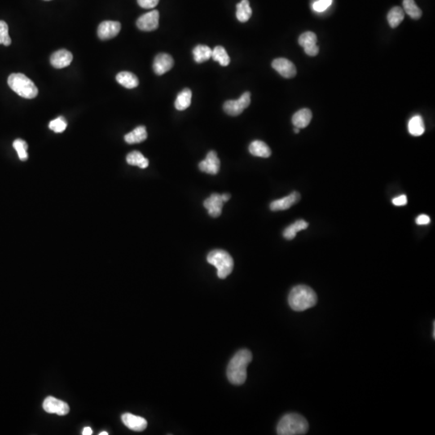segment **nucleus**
I'll return each mask as SVG.
<instances>
[{"mask_svg":"<svg viewBox=\"0 0 435 435\" xmlns=\"http://www.w3.org/2000/svg\"><path fill=\"white\" fill-rule=\"evenodd\" d=\"M301 199L300 194L298 192H292L288 196L282 198L278 200L273 201V203L270 204V209L273 212H278V211H286L292 206L298 203L299 200Z\"/></svg>","mask_w":435,"mask_h":435,"instance_id":"2eb2a0df","label":"nucleus"},{"mask_svg":"<svg viewBox=\"0 0 435 435\" xmlns=\"http://www.w3.org/2000/svg\"><path fill=\"white\" fill-rule=\"evenodd\" d=\"M289 305L295 311H304L314 307L317 304L318 297L313 289L309 286L300 285L290 291L288 297Z\"/></svg>","mask_w":435,"mask_h":435,"instance_id":"f03ea898","label":"nucleus"},{"mask_svg":"<svg viewBox=\"0 0 435 435\" xmlns=\"http://www.w3.org/2000/svg\"><path fill=\"white\" fill-rule=\"evenodd\" d=\"M309 429V424L304 417L300 414H286L280 420L277 427V432L279 435H305Z\"/></svg>","mask_w":435,"mask_h":435,"instance_id":"7ed1b4c3","label":"nucleus"},{"mask_svg":"<svg viewBox=\"0 0 435 435\" xmlns=\"http://www.w3.org/2000/svg\"><path fill=\"white\" fill-rule=\"evenodd\" d=\"M207 261L217 269L220 279H225L232 273L234 261L230 254L224 250H213L207 256Z\"/></svg>","mask_w":435,"mask_h":435,"instance_id":"39448f33","label":"nucleus"},{"mask_svg":"<svg viewBox=\"0 0 435 435\" xmlns=\"http://www.w3.org/2000/svg\"><path fill=\"white\" fill-rule=\"evenodd\" d=\"M99 435H108V433H107V432H106V431H103V432H101V433H99Z\"/></svg>","mask_w":435,"mask_h":435,"instance_id":"a19ab883","label":"nucleus"},{"mask_svg":"<svg viewBox=\"0 0 435 435\" xmlns=\"http://www.w3.org/2000/svg\"><path fill=\"white\" fill-rule=\"evenodd\" d=\"M174 62L169 54H160L156 56L153 62V71L157 75H163L173 68Z\"/></svg>","mask_w":435,"mask_h":435,"instance_id":"4468645a","label":"nucleus"},{"mask_svg":"<svg viewBox=\"0 0 435 435\" xmlns=\"http://www.w3.org/2000/svg\"><path fill=\"white\" fill-rule=\"evenodd\" d=\"M251 103V93L245 92L237 100H228L224 103L223 110L230 116L239 115Z\"/></svg>","mask_w":435,"mask_h":435,"instance_id":"423d86ee","label":"nucleus"},{"mask_svg":"<svg viewBox=\"0 0 435 435\" xmlns=\"http://www.w3.org/2000/svg\"><path fill=\"white\" fill-rule=\"evenodd\" d=\"M252 11L248 0H242L236 5V17L239 22L245 23L252 16Z\"/></svg>","mask_w":435,"mask_h":435,"instance_id":"b1692460","label":"nucleus"},{"mask_svg":"<svg viewBox=\"0 0 435 435\" xmlns=\"http://www.w3.org/2000/svg\"><path fill=\"white\" fill-rule=\"evenodd\" d=\"M408 129L410 134L414 137H420L424 133L425 124L423 118L420 115H415L409 122Z\"/></svg>","mask_w":435,"mask_h":435,"instance_id":"a878e982","label":"nucleus"},{"mask_svg":"<svg viewBox=\"0 0 435 435\" xmlns=\"http://www.w3.org/2000/svg\"><path fill=\"white\" fill-rule=\"evenodd\" d=\"M331 3H332V0H318L313 5V8L315 11L322 12V11H326V9L331 6Z\"/></svg>","mask_w":435,"mask_h":435,"instance_id":"72a5a7b5","label":"nucleus"},{"mask_svg":"<svg viewBox=\"0 0 435 435\" xmlns=\"http://www.w3.org/2000/svg\"><path fill=\"white\" fill-rule=\"evenodd\" d=\"M272 67L286 78H292L296 76V67L292 62L286 58L275 59L272 63Z\"/></svg>","mask_w":435,"mask_h":435,"instance_id":"9b49d317","label":"nucleus"},{"mask_svg":"<svg viewBox=\"0 0 435 435\" xmlns=\"http://www.w3.org/2000/svg\"><path fill=\"white\" fill-rule=\"evenodd\" d=\"M299 132H300V129H299V128H294V133H296V134L299 133Z\"/></svg>","mask_w":435,"mask_h":435,"instance_id":"ea45409f","label":"nucleus"},{"mask_svg":"<svg viewBox=\"0 0 435 435\" xmlns=\"http://www.w3.org/2000/svg\"><path fill=\"white\" fill-rule=\"evenodd\" d=\"M199 169L202 172L216 175L220 169V160L216 151H211L207 154L205 160L201 161Z\"/></svg>","mask_w":435,"mask_h":435,"instance_id":"ddd939ff","label":"nucleus"},{"mask_svg":"<svg viewBox=\"0 0 435 435\" xmlns=\"http://www.w3.org/2000/svg\"><path fill=\"white\" fill-rule=\"evenodd\" d=\"M116 81L127 89H133L139 85V79L133 72H120L116 76Z\"/></svg>","mask_w":435,"mask_h":435,"instance_id":"6ab92c4d","label":"nucleus"},{"mask_svg":"<svg viewBox=\"0 0 435 435\" xmlns=\"http://www.w3.org/2000/svg\"><path fill=\"white\" fill-rule=\"evenodd\" d=\"M72 55L67 49H61L52 54L50 63L56 69H63L71 64Z\"/></svg>","mask_w":435,"mask_h":435,"instance_id":"f3484780","label":"nucleus"},{"mask_svg":"<svg viewBox=\"0 0 435 435\" xmlns=\"http://www.w3.org/2000/svg\"><path fill=\"white\" fill-rule=\"evenodd\" d=\"M308 225L309 224H308V222H305V220H297V221L291 224L290 226L285 229L283 235L288 240L293 239L296 237V233L307 228Z\"/></svg>","mask_w":435,"mask_h":435,"instance_id":"5701e85b","label":"nucleus"},{"mask_svg":"<svg viewBox=\"0 0 435 435\" xmlns=\"http://www.w3.org/2000/svg\"><path fill=\"white\" fill-rule=\"evenodd\" d=\"M43 409L49 414H56L59 416H65L70 412V406L65 401L54 397H48L43 402Z\"/></svg>","mask_w":435,"mask_h":435,"instance_id":"0eeeda50","label":"nucleus"},{"mask_svg":"<svg viewBox=\"0 0 435 435\" xmlns=\"http://www.w3.org/2000/svg\"><path fill=\"white\" fill-rule=\"evenodd\" d=\"M160 0H137L138 4L145 9L154 8Z\"/></svg>","mask_w":435,"mask_h":435,"instance_id":"f704fd0d","label":"nucleus"},{"mask_svg":"<svg viewBox=\"0 0 435 435\" xmlns=\"http://www.w3.org/2000/svg\"><path fill=\"white\" fill-rule=\"evenodd\" d=\"M252 361V352L248 349H242L237 352L229 362L226 375L230 383L241 385L247 380V367Z\"/></svg>","mask_w":435,"mask_h":435,"instance_id":"f257e3e1","label":"nucleus"},{"mask_svg":"<svg viewBox=\"0 0 435 435\" xmlns=\"http://www.w3.org/2000/svg\"><path fill=\"white\" fill-rule=\"evenodd\" d=\"M45 1H50V0H45Z\"/></svg>","mask_w":435,"mask_h":435,"instance_id":"79ce46f5","label":"nucleus"},{"mask_svg":"<svg viewBox=\"0 0 435 435\" xmlns=\"http://www.w3.org/2000/svg\"><path fill=\"white\" fill-rule=\"evenodd\" d=\"M403 6L404 11L407 13L412 19H418L422 17L423 11L417 6L414 0H404Z\"/></svg>","mask_w":435,"mask_h":435,"instance_id":"c756f323","label":"nucleus"},{"mask_svg":"<svg viewBox=\"0 0 435 435\" xmlns=\"http://www.w3.org/2000/svg\"><path fill=\"white\" fill-rule=\"evenodd\" d=\"M159 12L156 10L145 13L137 19V25L139 29L145 32L156 30L159 26Z\"/></svg>","mask_w":435,"mask_h":435,"instance_id":"6e6552de","label":"nucleus"},{"mask_svg":"<svg viewBox=\"0 0 435 435\" xmlns=\"http://www.w3.org/2000/svg\"><path fill=\"white\" fill-rule=\"evenodd\" d=\"M193 55H194V61L197 63H203L212 58V50L207 45H197L193 50Z\"/></svg>","mask_w":435,"mask_h":435,"instance_id":"393cba45","label":"nucleus"},{"mask_svg":"<svg viewBox=\"0 0 435 435\" xmlns=\"http://www.w3.org/2000/svg\"><path fill=\"white\" fill-rule=\"evenodd\" d=\"M127 162L130 165L138 166L141 169H145L148 166V160L144 156L143 154L138 151H132L127 156Z\"/></svg>","mask_w":435,"mask_h":435,"instance_id":"bb28decb","label":"nucleus"},{"mask_svg":"<svg viewBox=\"0 0 435 435\" xmlns=\"http://www.w3.org/2000/svg\"><path fill=\"white\" fill-rule=\"evenodd\" d=\"M407 197L405 195H400V196L396 197L393 199V205L396 207H402L407 204Z\"/></svg>","mask_w":435,"mask_h":435,"instance_id":"c9c22d12","label":"nucleus"},{"mask_svg":"<svg viewBox=\"0 0 435 435\" xmlns=\"http://www.w3.org/2000/svg\"><path fill=\"white\" fill-rule=\"evenodd\" d=\"M212 58L214 61L218 62L222 67H227L230 64V58L226 53V49L222 46H216L212 50Z\"/></svg>","mask_w":435,"mask_h":435,"instance_id":"c85d7f7f","label":"nucleus"},{"mask_svg":"<svg viewBox=\"0 0 435 435\" xmlns=\"http://www.w3.org/2000/svg\"><path fill=\"white\" fill-rule=\"evenodd\" d=\"M147 133L146 128L144 126L137 127L134 130L124 137V140L129 145L139 144L147 139Z\"/></svg>","mask_w":435,"mask_h":435,"instance_id":"412c9836","label":"nucleus"},{"mask_svg":"<svg viewBox=\"0 0 435 435\" xmlns=\"http://www.w3.org/2000/svg\"><path fill=\"white\" fill-rule=\"evenodd\" d=\"M433 326H434V328H433V338H434V339H435V322H434V323H433Z\"/></svg>","mask_w":435,"mask_h":435,"instance_id":"58836bf2","label":"nucleus"},{"mask_svg":"<svg viewBox=\"0 0 435 435\" xmlns=\"http://www.w3.org/2000/svg\"><path fill=\"white\" fill-rule=\"evenodd\" d=\"M121 24L117 21H103L98 28V36L99 39L106 41L114 38L120 33Z\"/></svg>","mask_w":435,"mask_h":435,"instance_id":"9d476101","label":"nucleus"},{"mask_svg":"<svg viewBox=\"0 0 435 435\" xmlns=\"http://www.w3.org/2000/svg\"><path fill=\"white\" fill-rule=\"evenodd\" d=\"M11 39L8 34V25L6 22L0 20V45H11Z\"/></svg>","mask_w":435,"mask_h":435,"instance_id":"473e14b6","label":"nucleus"},{"mask_svg":"<svg viewBox=\"0 0 435 435\" xmlns=\"http://www.w3.org/2000/svg\"><path fill=\"white\" fill-rule=\"evenodd\" d=\"M49 127L52 131H54V133H63L67 129V122L64 117L60 116V117L57 118L55 120H52L49 123Z\"/></svg>","mask_w":435,"mask_h":435,"instance_id":"2f4dec72","label":"nucleus"},{"mask_svg":"<svg viewBox=\"0 0 435 435\" xmlns=\"http://www.w3.org/2000/svg\"><path fill=\"white\" fill-rule=\"evenodd\" d=\"M122 421L124 424L132 431L141 432L147 428V423L146 419L129 413L122 415Z\"/></svg>","mask_w":435,"mask_h":435,"instance_id":"dca6fc26","label":"nucleus"},{"mask_svg":"<svg viewBox=\"0 0 435 435\" xmlns=\"http://www.w3.org/2000/svg\"><path fill=\"white\" fill-rule=\"evenodd\" d=\"M9 87L22 98L32 99L38 94L33 81L23 73H11L7 79Z\"/></svg>","mask_w":435,"mask_h":435,"instance_id":"20e7f679","label":"nucleus"},{"mask_svg":"<svg viewBox=\"0 0 435 435\" xmlns=\"http://www.w3.org/2000/svg\"><path fill=\"white\" fill-rule=\"evenodd\" d=\"M191 99H192V91L188 88L184 89L182 91L180 92L176 98L174 103L176 109L178 111L186 110L191 104Z\"/></svg>","mask_w":435,"mask_h":435,"instance_id":"4be33fe9","label":"nucleus"},{"mask_svg":"<svg viewBox=\"0 0 435 435\" xmlns=\"http://www.w3.org/2000/svg\"><path fill=\"white\" fill-rule=\"evenodd\" d=\"M250 153L258 157L268 158L271 156L270 147L263 141H254L249 145Z\"/></svg>","mask_w":435,"mask_h":435,"instance_id":"aec40b11","label":"nucleus"},{"mask_svg":"<svg viewBox=\"0 0 435 435\" xmlns=\"http://www.w3.org/2000/svg\"><path fill=\"white\" fill-rule=\"evenodd\" d=\"M13 147L17 151L20 160H26L28 159V145L25 141L21 139L15 140L13 142Z\"/></svg>","mask_w":435,"mask_h":435,"instance_id":"7c9ffc66","label":"nucleus"},{"mask_svg":"<svg viewBox=\"0 0 435 435\" xmlns=\"http://www.w3.org/2000/svg\"><path fill=\"white\" fill-rule=\"evenodd\" d=\"M431 222V218L429 216L426 215H421L416 218V223L418 225H427Z\"/></svg>","mask_w":435,"mask_h":435,"instance_id":"e433bc0d","label":"nucleus"},{"mask_svg":"<svg viewBox=\"0 0 435 435\" xmlns=\"http://www.w3.org/2000/svg\"><path fill=\"white\" fill-rule=\"evenodd\" d=\"M387 18L391 28H397L405 18V12L403 9H401L400 6H395L389 11Z\"/></svg>","mask_w":435,"mask_h":435,"instance_id":"cd10ccee","label":"nucleus"},{"mask_svg":"<svg viewBox=\"0 0 435 435\" xmlns=\"http://www.w3.org/2000/svg\"><path fill=\"white\" fill-rule=\"evenodd\" d=\"M92 434H93V431H92L91 428H90V427H87L84 428L83 431H82V433H81V435H91Z\"/></svg>","mask_w":435,"mask_h":435,"instance_id":"4c0bfd02","label":"nucleus"},{"mask_svg":"<svg viewBox=\"0 0 435 435\" xmlns=\"http://www.w3.org/2000/svg\"><path fill=\"white\" fill-rule=\"evenodd\" d=\"M312 120V112L309 109L303 108L296 111L292 118V123L295 128H305L309 125Z\"/></svg>","mask_w":435,"mask_h":435,"instance_id":"a211bd4d","label":"nucleus"},{"mask_svg":"<svg viewBox=\"0 0 435 435\" xmlns=\"http://www.w3.org/2000/svg\"><path fill=\"white\" fill-rule=\"evenodd\" d=\"M318 38L314 32H305L299 36L298 43L305 50V54L310 57L317 56L319 53V47L317 45Z\"/></svg>","mask_w":435,"mask_h":435,"instance_id":"1a4fd4ad","label":"nucleus"},{"mask_svg":"<svg viewBox=\"0 0 435 435\" xmlns=\"http://www.w3.org/2000/svg\"><path fill=\"white\" fill-rule=\"evenodd\" d=\"M224 202L222 194H213L204 201V207L208 211L210 216L217 218L222 214Z\"/></svg>","mask_w":435,"mask_h":435,"instance_id":"f8f14e48","label":"nucleus"}]
</instances>
